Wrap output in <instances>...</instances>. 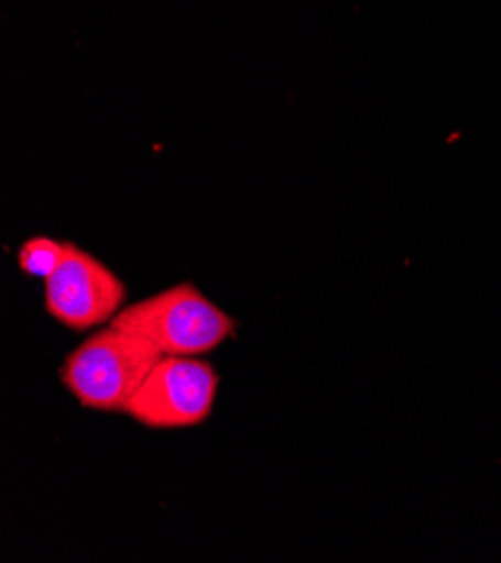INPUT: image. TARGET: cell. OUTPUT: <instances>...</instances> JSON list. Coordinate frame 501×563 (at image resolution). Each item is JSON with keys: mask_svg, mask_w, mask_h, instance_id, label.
<instances>
[{"mask_svg": "<svg viewBox=\"0 0 501 563\" xmlns=\"http://www.w3.org/2000/svg\"><path fill=\"white\" fill-rule=\"evenodd\" d=\"M66 254V243L54 241L50 236H32L19 250V267L28 276L47 278L59 267Z\"/></svg>", "mask_w": 501, "mask_h": 563, "instance_id": "5", "label": "cell"}, {"mask_svg": "<svg viewBox=\"0 0 501 563\" xmlns=\"http://www.w3.org/2000/svg\"><path fill=\"white\" fill-rule=\"evenodd\" d=\"M127 303L124 280L90 252L66 243V254L45 278V310L70 330L113 321Z\"/></svg>", "mask_w": 501, "mask_h": 563, "instance_id": "4", "label": "cell"}, {"mask_svg": "<svg viewBox=\"0 0 501 563\" xmlns=\"http://www.w3.org/2000/svg\"><path fill=\"white\" fill-rule=\"evenodd\" d=\"M110 323L144 336L162 355L178 357L207 355L235 332V319L194 284H178L124 306Z\"/></svg>", "mask_w": 501, "mask_h": 563, "instance_id": "2", "label": "cell"}, {"mask_svg": "<svg viewBox=\"0 0 501 563\" xmlns=\"http://www.w3.org/2000/svg\"><path fill=\"white\" fill-rule=\"evenodd\" d=\"M218 375L198 357L164 355L124 416L149 429H187L205 422L214 409Z\"/></svg>", "mask_w": 501, "mask_h": 563, "instance_id": "3", "label": "cell"}, {"mask_svg": "<svg viewBox=\"0 0 501 563\" xmlns=\"http://www.w3.org/2000/svg\"><path fill=\"white\" fill-rule=\"evenodd\" d=\"M162 357L144 336L108 323L66 357L62 382L81 407L124 413Z\"/></svg>", "mask_w": 501, "mask_h": 563, "instance_id": "1", "label": "cell"}]
</instances>
